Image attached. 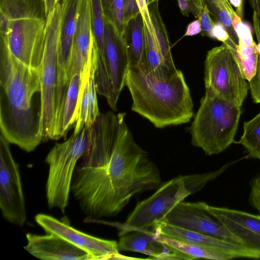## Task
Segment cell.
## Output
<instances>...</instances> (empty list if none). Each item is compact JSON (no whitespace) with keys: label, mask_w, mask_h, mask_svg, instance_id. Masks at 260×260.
I'll return each instance as SVG.
<instances>
[{"label":"cell","mask_w":260,"mask_h":260,"mask_svg":"<svg viewBox=\"0 0 260 260\" xmlns=\"http://www.w3.org/2000/svg\"><path fill=\"white\" fill-rule=\"evenodd\" d=\"M124 117L100 114L88 151L75 169L71 192L89 218L115 216L134 196L161 183L158 168L136 143Z\"/></svg>","instance_id":"1"},{"label":"cell","mask_w":260,"mask_h":260,"mask_svg":"<svg viewBox=\"0 0 260 260\" xmlns=\"http://www.w3.org/2000/svg\"><path fill=\"white\" fill-rule=\"evenodd\" d=\"M40 71L25 66L0 39V129L10 143L27 152L43 141Z\"/></svg>","instance_id":"2"},{"label":"cell","mask_w":260,"mask_h":260,"mask_svg":"<svg viewBox=\"0 0 260 260\" xmlns=\"http://www.w3.org/2000/svg\"><path fill=\"white\" fill-rule=\"evenodd\" d=\"M125 85L132 110L157 128L186 123L193 116L190 90L180 70L169 80H161L149 73L145 62L129 67Z\"/></svg>","instance_id":"3"},{"label":"cell","mask_w":260,"mask_h":260,"mask_svg":"<svg viewBox=\"0 0 260 260\" xmlns=\"http://www.w3.org/2000/svg\"><path fill=\"white\" fill-rule=\"evenodd\" d=\"M241 161L228 162L217 170L202 174L179 176L166 182L149 198L139 202L120 231L149 230L162 220L179 203L188 196L201 190L208 182L229 168Z\"/></svg>","instance_id":"4"},{"label":"cell","mask_w":260,"mask_h":260,"mask_svg":"<svg viewBox=\"0 0 260 260\" xmlns=\"http://www.w3.org/2000/svg\"><path fill=\"white\" fill-rule=\"evenodd\" d=\"M241 112V107L206 89L190 127L192 144L208 155L222 152L234 142Z\"/></svg>","instance_id":"5"},{"label":"cell","mask_w":260,"mask_h":260,"mask_svg":"<svg viewBox=\"0 0 260 260\" xmlns=\"http://www.w3.org/2000/svg\"><path fill=\"white\" fill-rule=\"evenodd\" d=\"M92 126H85L64 142L56 143L47 154L48 165L46 195L48 207L64 213L69 204L74 173L78 160L88 152Z\"/></svg>","instance_id":"6"},{"label":"cell","mask_w":260,"mask_h":260,"mask_svg":"<svg viewBox=\"0 0 260 260\" xmlns=\"http://www.w3.org/2000/svg\"><path fill=\"white\" fill-rule=\"evenodd\" d=\"M204 82L206 89L240 107L249 89L230 48L224 43L208 51Z\"/></svg>","instance_id":"7"},{"label":"cell","mask_w":260,"mask_h":260,"mask_svg":"<svg viewBox=\"0 0 260 260\" xmlns=\"http://www.w3.org/2000/svg\"><path fill=\"white\" fill-rule=\"evenodd\" d=\"M62 13L59 3L47 17L45 49L40 70L42 93L43 141L49 139L56 113L57 84V56Z\"/></svg>","instance_id":"8"},{"label":"cell","mask_w":260,"mask_h":260,"mask_svg":"<svg viewBox=\"0 0 260 260\" xmlns=\"http://www.w3.org/2000/svg\"><path fill=\"white\" fill-rule=\"evenodd\" d=\"M46 33V19L26 18L9 20L0 26L1 39L11 54L30 68L40 70Z\"/></svg>","instance_id":"9"},{"label":"cell","mask_w":260,"mask_h":260,"mask_svg":"<svg viewBox=\"0 0 260 260\" xmlns=\"http://www.w3.org/2000/svg\"><path fill=\"white\" fill-rule=\"evenodd\" d=\"M10 143L0 134V208L5 219L21 226L26 220L25 203L18 164Z\"/></svg>","instance_id":"10"},{"label":"cell","mask_w":260,"mask_h":260,"mask_svg":"<svg viewBox=\"0 0 260 260\" xmlns=\"http://www.w3.org/2000/svg\"><path fill=\"white\" fill-rule=\"evenodd\" d=\"M204 202H184L177 204L161 220L168 223L205 235L242 245L208 211Z\"/></svg>","instance_id":"11"},{"label":"cell","mask_w":260,"mask_h":260,"mask_svg":"<svg viewBox=\"0 0 260 260\" xmlns=\"http://www.w3.org/2000/svg\"><path fill=\"white\" fill-rule=\"evenodd\" d=\"M37 223L46 233L56 235L88 253L92 260L112 259L119 253L118 243L99 238L79 231L66 220L40 213L35 217Z\"/></svg>","instance_id":"12"},{"label":"cell","mask_w":260,"mask_h":260,"mask_svg":"<svg viewBox=\"0 0 260 260\" xmlns=\"http://www.w3.org/2000/svg\"><path fill=\"white\" fill-rule=\"evenodd\" d=\"M99 56V50L94 41L87 63L81 73L74 134L79 133L85 126L91 127L100 114L94 80Z\"/></svg>","instance_id":"13"},{"label":"cell","mask_w":260,"mask_h":260,"mask_svg":"<svg viewBox=\"0 0 260 260\" xmlns=\"http://www.w3.org/2000/svg\"><path fill=\"white\" fill-rule=\"evenodd\" d=\"M208 211L246 247L260 253V215L207 205Z\"/></svg>","instance_id":"14"},{"label":"cell","mask_w":260,"mask_h":260,"mask_svg":"<svg viewBox=\"0 0 260 260\" xmlns=\"http://www.w3.org/2000/svg\"><path fill=\"white\" fill-rule=\"evenodd\" d=\"M104 52L108 77L114 94L118 100L125 86L129 68L128 55L120 35L105 20Z\"/></svg>","instance_id":"15"},{"label":"cell","mask_w":260,"mask_h":260,"mask_svg":"<svg viewBox=\"0 0 260 260\" xmlns=\"http://www.w3.org/2000/svg\"><path fill=\"white\" fill-rule=\"evenodd\" d=\"M94 42L89 0H82L66 71V83L68 88L72 77L82 72Z\"/></svg>","instance_id":"16"},{"label":"cell","mask_w":260,"mask_h":260,"mask_svg":"<svg viewBox=\"0 0 260 260\" xmlns=\"http://www.w3.org/2000/svg\"><path fill=\"white\" fill-rule=\"evenodd\" d=\"M155 234L199 244L234 254L238 258H260V253L245 246L205 235L168 223L155 222L152 228Z\"/></svg>","instance_id":"17"},{"label":"cell","mask_w":260,"mask_h":260,"mask_svg":"<svg viewBox=\"0 0 260 260\" xmlns=\"http://www.w3.org/2000/svg\"><path fill=\"white\" fill-rule=\"evenodd\" d=\"M24 249L34 256L44 260H92L84 250L61 237L50 233L26 235Z\"/></svg>","instance_id":"18"},{"label":"cell","mask_w":260,"mask_h":260,"mask_svg":"<svg viewBox=\"0 0 260 260\" xmlns=\"http://www.w3.org/2000/svg\"><path fill=\"white\" fill-rule=\"evenodd\" d=\"M82 0H62V13L57 49V91L66 88V71L75 34Z\"/></svg>","instance_id":"19"},{"label":"cell","mask_w":260,"mask_h":260,"mask_svg":"<svg viewBox=\"0 0 260 260\" xmlns=\"http://www.w3.org/2000/svg\"><path fill=\"white\" fill-rule=\"evenodd\" d=\"M120 250L142 253L155 259H187L183 254L159 241L149 230L120 231Z\"/></svg>","instance_id":"20"},{"label":"cell","mask_w":260,"mask_h":260,"mask_svg":"<svg viewBox=\"0 0 260 260\" xmlns=\"http://www.w3.org/2000/svg\"><path fill=\"white\" fill-rule=\"evenodd\" d=\"M233 25L238 39V45L232 51L243 77L249 81L253 76L257 64V44L253 40L250 26L243 23L237 14L233 20ZM231 50V49H230Z\"/></svg>","instance_id":"21"},{"label":"cell","mask_w":260,"mask_h":260,"mask_svg":"<svg viewBox=\"0 0 260 260\" xmlns=\"http://www.w3.org/2000/svg\"><path fill=\"white\" fill-rule=\"evenodd\" d=\"M144 23L141 13L124 26L121 37L126 47L129 67L146 62Z\"/></svg>","instance_id":"22"},{"label":"cell","mask_w":260,"mask_h":260,"mask_svg":"<svg viewBox=\"0 0 260 260\" xmlns=\"http://www.w3.org/2000/svg\"><path fill=\"white\" fill-rule=\"evenodd\" d=\"M81 74H76L71 79L67 90L58 122L50 137L51 140L66 138L69 129L76 124L75 115L80 84Z\"/></svg>","instance_id":"23"},{"label":"cell","mask_w":260,"mask_h":260,"mask_svg":"<svg viewBox=\"0 0 260 260\" xmlns=\"http://www.w3.org/2000/svg\"><path fill=\"white\" fill-rule=\"evenodd\" d=\"M0 15L9 20L47 19L44 0H0Z\"/></svg>","instance_id":"24"},{"label":"cell","mask_w":260,"mask_h":260,"mask_svg":"<svg viewBox=\"0 0 260 260\" xmlns=\"http://www.w3.org/2000/svg\"><path fill=\"white\" fill-rule=\"evenodd\" d=\"M156 237L165 245L184 255L187 259L205 258L212 260H229L238 258L234 254L209 247L157 235H156Z\"/></svg>","instance_id":"25"},{"label":"cell","mask_w":260,"mask_h":260,"mask_svg":"<svg viewBox=\"0 0 260 260\" xmlns=\"http://www.w3.org/2000/svg\"><path fill=\"white\" fill-rule=\"evenodd\" d=\"M145 56L149 73L161 80H168L177 72L176 68L169 66L161 54L154 34H152L144 22Z\"/></svg>","instance_id":"26"},{"label":"cell","mask_w":260,"mask_h":260,"mask_svg":"<svg viewBox=\"0 0 260 260\" xmlns=\"http://www.w3.org/2000/svg\"><path fill=\"white\" fill-rule=\"evenodd\" d=\"M147 7L159 51L167 63L173 68H176L171 53L168 32L159 11L158 1L151 3Z\"/></svg>","instance_id":"27"},{"label":"cell","mask_w":260,"mask_h":260,"mask_svg":"<svg viewBox=\"0 0 260 260\" xmlns=\"http://www.w3.org/2000/svg\"><path fill=\"white\" fill-rule=\"evenodd\" d=\"M211 14L217 22L221 24L228 32L230 39L236 45L238 39L233 25V20L236 14L229 0H204Z\"/></svg>","instance_id":"28"},{"label":"cell","mask_w":260,"mask_h":260,"mask_svg":"<svg viewBox=\"0 0 260 260\" xmlns=\"http://www.w3.org/2000/svg\"><path fill=\"white\" fill-rule=\"evenodd\" d=\"M242 145L248 157L260 160V112L243 125V133L236 142Z\"/></svg>","instance_id":"29"},{"label":"cell","mask_w":260,"mask_h":260,"mask_svg":"<svg viewBox=\"0 0 260 260\" xmlns=\"http://www.w3.org/2000/svg\"><path fill=\"white\" fill-rule=\"evenodd\" d=\"M89 2L92 29L94 41L99 50L100 59L107 71L104 52V35L105 18L101 0H89Z\"/></svg>","instance_id":"30"},{"label":"cell","mask_w":260,"mask_h":260,"mask_svg":"<svg viewBox=\"0 0 260 260\" xmlns=\"http://www.w3.org/2000/svg\"><path fill=\"white\" fill-rule=\"evenodd\" d=\"M105 20L121 36L124 29L123 0H101Z\"/></svg>","instance_id":"31"},{"label":"cell","mask_w":260,"mask_h":260,"mask_svg":"<svg viewBox=\"0 0 260 260\" xmlns=\"http://www.w3.org/2000/svg\"><path fill=\"white\" fill-rule=\"evenodd\" d=\"M252 21L257 39L258 58L255 73L248 81V84L253 102L260 104V20L255 11H253Z\"/></svg>","instance_id":"32"},{"label":"cell","mask_w":260,"mask_h":260,"mask_svg":"<svg viewBox=\"0 0 260 260\" xmlns=\"http://www.w3.org/2000/svg\"><path fill=\"white\" fill-rule=\"evenodd\" d=\"M191 13L200 22L203 35L211 38L215 22L212 19L211 13L204 0H189Z\"/></svg>","instance_id":"33"},{"label":"cell","mask_w":260,"mask_h":260,"mask_svg":"<svg viewBox=\"0 0 260 260\" xmlns=\"http://www.w3.org/2000/svg\"><path fill=\"white\" fill-rule=\"evenodd\" d=\"M250 187L249 203L260 215V172L251 179Z\"/></svg>","instance_id":"34"},{"label":"cell","mask_w":260,"mask_h":260,"mask_svg":"<svg viewBox=\"0 0 260 260\" xmlns=\"http://www.w3.org/2000/svg\"><path fill=\"white\" fill-rule=\"evenodd\" d=\"M141 13L137 0H123V24L125 25L132 19Z\"/></svg>","instance_id":"35"},{"label":"cell","mask_w":260,"mask_h":260,"mask_svg":"<svg viewBox=\"0 0 260 260\" xmlns=\"http://www.w3.org/2000/svg\"><path fill=\"white\" fill-rule=\"evenodd\" d=\"M211 38L215 39L222 43H226L231 40L225 28L221 24L217 22H215V26L212 30Z\"/></svg>","instance_id":"36"},{"label":"cell","mask_w":260,"mask_h":260,"mask_svg":"<svg viewBox=\"0 0 260 260\" xmlns=\"http://www.w3.org/2000/svg\"><path fill=\"white\" fill-rule=\"evenodd\" d=\"M137 1L138 3L139 6L141 11V13L142 15L144 22L146 24L149 31L151 32L153 31V28L151 22L149 11L148 10V7L145 0Z\"/></svg>","instance_id":"37"},{"label":"cell","mask_w":260,"mask_h":260,"mask_svg":"<svg viewBox=\"0 0 260 260\" xmlns=\"http://www.w3.org/2000/svg\"><path fill=\"white\" fill-rule=\"evenodd\" d=\"M202 32V27L199 21L197 19L190 23L184 36H192Z\"/></svg>","instance_id":"38"},{"label":"cell","mask_w":260,"mask_h":260,"mask_svg":"<svg viewBox=\"0 0 260 260\" xmlns=\"http://www.w3.org/2000/svg\"><path fill=\"white\" fill-rule=\"evenodd\" d=\"M178 5L181 14L185 16H188L191 13V6L189 1L177 0Z\"/></svg>","instance_id":"39"},{"label":"cell","mask_w":260,"mask_h":260,"mask_svg":"<svg viewBox=\"0 0 260 260\" xmlns=\"http://www.w3.org/2000/svg\"><path fill=\"white\" fill-rule=\"evenodd\" d=\"M46 16L48 17L55 9V7L60 3V0H44Z\"/></svg>","instance_id":"40"},{"label":"cell","mask_w":260,"mask_h":260,"mask_svg":"<svg viewBox=\"0 0 260 260\" xmlns=\"http://www.w3.org/2000/svg\"><path fill=\"white\" fill-rule=\"evenodd\" d=\"M253 11L260 13V0H248Z\"/></svg>","instance_id":"41"},{"label":"cell","mask_w":260,"mask_h":260,"mask_svg":"<svg viewBox=\"0 0 260 260\" xmlns=\"http://www.w3.org/2000/svg\"><path fill=\"white\" fill-rule=\"evenodd\" d=\"M156 1H159V0H147V2H146L147 5L148 6L151 3Z\"/></svg>","instance_id":"42"},{"label":"cell","mask_w":260,"mask_h":260,"mask_svg":"<svg viewBox=\"0 0 260 260\" xmlns=\"http://www.w3.org/2000/svg\"><path fill=\"white\" fill-rule=\"evenodd\" d=\"M241 1L243 2V0H241Z\"/></svg>","instance_id":"43"},{"label":"cell","mask_w":260,"mask_h":260,"mask_svg":"<svg viewBox=\"0 0 260 260\" xmlns=\"http://www.w3.org/2000/svg\"><path fill=\"white\" fill-rule=\"evenodd\" d=\"M186 1H189V0H186Z\"/></svg>","instance_id":"44"}]
</instances>
